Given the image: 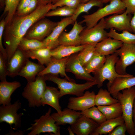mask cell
Here are the masks:
<instances>
[{
    "label": "cell",
    "mask_w": 135,
    "mask_h": 135,
    "mask_svg": "<svg viewBox=\"0 0 135 135\" xmlns=\"http://www.w3.org/2000/svg\"><path fill=\"white\" fill-rule=\"evenodd\" d=\"M52 4L50 3L38 5L34 10L27 15L20 16L15 14L10 22L6 25L3 36L7 63L30 27L36 22L46 17L47 13L52 10Z\"/></svg>",
    "instance_id": "6da1fadb"
},
{
    "label": "cell",
    "mask_w": 135,
    "mask_h": 135,
    "mask_svg": "<svg viewBox=\"0 0 135 135\" xmlns=\"http://www.w3.org/2000/svg\"><path fill=\"white\" fill-rule=\"evenodd\" d=\"M44 76L46 80L52 81L57 85L61 98L68 94L77 96H81L84 94L85 90L97 84L95 80L87 81L84 83L78 84L75 81H70L65 78H60L52 75L48 74Z\"/></svg>",
    "instance_id": "7a4b0ae2"
},
{
    "label": "cell",
    "mask_w": 135,
    "mask_h": 135,
    "mask_svg": "<svg viewBox=\"0 0 135 135\" xmlns=\"http://www.w3.org/2000/svg\"><path fill=\"white\" fill-rule=\"evenodd\" d=\"M122 92H119L116 98L121 104L122 116L127 127V132L130 135H135V130L132 120L134 101L135 99V86L124 89Z\"/></svg>",
    "instance_id": "3957f363"
},
{
    "label": "cell",
    "mask_w": 135,
    "mask_h": 135,
    "mask_svg": "<svg viewBox=\"0 0 135 135\" xmlns=\"http://www.w3.org/2000/svg\"><path fill=\"white\" fill-rule=\"evenodd\" d=\"M109 4L100 8L93 13L82 16L83 20L80 24L85 23L87 28H91L96 25L102 18L106 16L123 12L126 10L122 0H111Z\"/></svg>",
    "instance_id": "277c9868"
},
{
    "label": "cell",
    "mask_w": 135,
    "mask_h": 135,
    "mask_svg": "<svg viewBox=\"0 0 135 135\" xmlns=\"http://www.w3.org/2000/svg\"><path fill=\"white\" fill-rule=\"evenodd\" d=\"M106 56V60L104 64L99 70L92 73L98 88L102 87L104 82L106 80H108V82L111 83L118 77L133 76L128 74L126 75H121L116 72L115 65L119 57L116 52Z\"/></svg>",
    "instance_id": "5b68a950"
},
{
    "label": "cell",
    "mask_w": 135,
    "mask_h": 135,
    "mask_svg": "<svg viewBox=\"0 0 135 135\" xmlns=\"http://www.w3.org/2000/svg\"><path fill=\"white\" fill-rule=\"evenodd\" d=\"M44 76H37L35 80L27 82L22 95L27 100L30 108L39 107L41 106V100L47 86Z\"/></svg>",
    "instance_id": "8992f818"
},
{
    "label": "cell",
    "mask_w": 135,
    "mask_h": 135,
    "mask_svg": "<svg viewBox=\"0 0 135 135\" xmlns=\"http://www.w3.org/2000/svg\"><path fill=\"white\" fill-rule=\"evenodd\" d=\"M52 109L49 108L44 114L35 120L34 123L26 130H30L28 135H39L41 133L48 132L54 135H60V128L57 124L51 115Z\"/></svg>",
    "instance_id": "52a82bcc"
},
{
    "label": "cell",
    "mask_w": 135,
    "mask_h": 135,
    "mask_svg": "<svg viewBox=\"0 0 135 135\" xmlns=\"http://www.w3.org/2000/svg\"><path fill=\"white\" fill-rule=\"evenodd\" d=\"M22 104L19 100L13 103L0 106V122H5L8 124L14 130H17L22 126V113H18L21 108Z\"/></svg>",
    "instance_id": "ba28073f"
},
{
    "label": "cell",
    "mask_w": 135,
    "mask_h": 135,
    "mask_svg": "<svg viewBox=\"0 0 135 135\" xmlns=\"http://www.w3.org/2000/svg\"><path fill=\"white\" fill-rule=\"evenodd\" d=\"M104 18L101 19L94 26L84 28L80 34L81 45H96L108 37L105 30Z\"/></svg>",
    "instance_id": "9c48e42d"
},
{
    "label": "cell",
    "mask_w": 135,
    "mask_h": 135,
    "mask_svg": "<svg viewBox=\"0 0 135 135\" xmlns=\"http://www.w3.org/2000/svg\"><path fill=\"white\" fill-rule=\"evenodd\" d=\"M57 24V22L43 18L32 25L24 38L42 41L50 34Z\"/></svg>",
    "instance_id": "30bf717a"
},
{
    "label": "cell",
    "mask_w": 135,
    "mask_h": 135,
    "mask_svg": "<svg viewBox=\"0 0 135 135\" xmlns=\"http://www.w3.org/2000/svg\"><path fill=\"white\" fill-rule=\"evenodd\" d=\"M116 52L120 56L115 65L116 71L119 74L126 75L127 67L135 62V44L123 43Z\"/></svg>",
    "instance_id": "8fae6325"
},
{
    "label": "cell",
    "mask_w": 135,
    "mask_h": 135,
    "mask_svg": "<svg viewBox=\"0 0 135 135\" xmlns=\"http://www.w3.org/2000/svg\"><path fill=\"white\" fill-rule=\"evenodd\" d=\"M131 14L125 11L120 14H115L104 18L106 29L113 28L119 31H128L132 32L130 22Z\"/></svg>",
    "instance_id": "7c38bea8"
},
{
    "label": "cell",
    "mask_w": 135,
    "mask_h": 135,
    "mask_svg": "<svg viewBox=\"0 0 135 135\" xmlns=\"http://www.w3.org/2000/svg\"><path fill=\"white\" fill-rule=\"evenodd\" d=\"M96 94L94 91L87 90L84 94L77 97H71L68 100L67 108L76 111H82L95 106Z\"/></svg>",
    "instance_id": "4fadbf2b"
},
{
    "label": "cell",
    "mask_w": 135,
    "mask_h": 135,
    "mask_svg": "<svg viewBox=\"0 0 135 135\" xmlns=\"http://www.w3.org/2000/svg\"><path fill=\"white\" fill-rule=\"evenodd\" d=\"M69 56L61 59H56L52 57L46 67L37 76H43L50 74L58 76L59 74L69 81H75L69 77L66 73V64Z\"/></svg>",
    "instance_id": "5bb4252c"
},
{
    "label": "cell",
    "mask_w": 135,
    "mask_h": 135,
    "mask_svg": "<svg viewBox=\"0 0 135 135\" xmlns=\"http://www.w3.org/2000/svg\"><path fill=\"white\" fill-rule=\"evenodd\" d=\"M74 22L72 16L66 17L58 22L50 34L42 41L46 48L52 50L59 46L58 39L62 33L67 26Z\"/></svg>",
    "instance_id": "9a60e30c"
},
{
    "label": "cell",
    "mask_w": 135,
    "mask_h": 135,
    "mask_svg": "<svg viewBox=\"0 0 135 135\" xmlns=\"http://www.w3.org/2000/svg\"><path fill=\"white\" fill-rule=\"evenodd\" d=\"M66 70L74 74L78 79L87 81H94V76L87 72L81 63L77 54H73L69 56L66 64Z\"/></svg>",
    "instance_id": "2e32d148"
},
{
    "label": "cell",
    "mask_w": 135,
    "mask_h": 135,
    "mask_svg": "<svg viewBox=\"0 0 135 135\" xmlns=\"http://www.w3.org/2000/svg\"><path fill=\"white\" fill-rule=\"evenodd\" d=\"M85 28L76 20L70 30L68 32L63 31L58 39L59 45L79 46L81 45L80 34Z\"/></svg>",
    "instance_id": "e0dca14e"
},
{
    "label": "cell",
    "mask_w": 135,
    "mask_h": 135,
    "mask_svg": "<svg viewBox=\"0 0 135 135\" xmlns=\"http://www.w3.org/2000/svg\"><path fill=\"white\" fill-rule=\"evenodd\" d=\"M99 125L93 120L81 114L70 127L77 135H91Z\"/></svg>",
    "instance_id": "ac0fdd59"
},
{
    "label": "cell",
    "mask_w": 135,
    "mask_h": 135,
    "mask_svg": "<svg viewBox=\"0 0 135 135\" xmlns=\"http://www.w3.org/2000/svg\"><path fill=\"white\" fill-rule=\"evenodd\" d=\"M28 59L23 51L18 48L7 64L8 76L13 78L18 76Z\"/></svg>",
    "instance_id": "d6986e66"
},
{
    "label": "cell",
    "mask_w": 135,
    "mask_h": 135,
    "mask_svg": "<svg viewBox=\"0 0 135 135\" xmlns=\"http://www.w3.org/2000/svg\"><path fill=\"white\" fill-rule=\"evenodd\" d=\"M108 90L114 98H116L118 93L124 89L135 86V76L119 77L111 83L106 84Z\"/></svg>",
    "instance_id": "ffe728a7"
},
{
    "label": "cell",
    "mask_w": 135,
    "mask_h": 135,
    "mask_svg": "<svg viewBox=\"0 0 135 135\" xmlns=\"http://www.w3.org/2000/svg\"><path fill=\"white\" fill-rule=\"evenodd\" d=\"M60 98V92L58 88L47 86L41 99V106L48 105L60 113L62 110L59 100Z\"/></svg>",
    "instance_id": "44dd1931"
},
{
    "label": "cell",
    "mask_w": 135,
    "mask_h": 135,
    "mask_svg": "<svg viewBox=\"0 0 135 135\" xmlns=\"http://www.w3.org/2000/svg\"><path fill=\"white\" fill-rule=\"evenodd\" d=\"M123 44L122 42L108 37L96 45V51L98 54L106 56L115 53Z\"/></svg>",
    "instance_id": "7402d4cb"
},
{
    "label": "cell",
    "mask_w": 135,
    "mask_h": 135,
    "mask_svg": "<svg viewBox=\"0 0 135 135\" xmlns=\"http://www.w3.org/2000/svg\"><path fill=\"white\" fill-rule=\"evenodd\" d=\"M81 112L74 110L68 108L64 109L60 113L54 112L51 115L56 124L58 126L74 123L81 115Z\"/></svg>",
    "instance_id": "603a6c76"
},
{
    "label": "cell",
    "mask_w": 135,
    "mask_h": 135,
    "mask_svg": "<svg viewBox=\"0 0 135 135\" xmlns=\"http://www.w3.org/2000/svg\"><path fill=\"white\" fill-rule=\"evenodd\" d=\"M21 86L20 83L17 81L1 82H0V104L5 105L11 103V96L12 94Z\"/></svg>",
    "instance_id": "cb8c5ba5"
},
{
    "label": "cell",
    "mask_w": 135,
    "mask_h": 135,
    "mask_svg": "<svg viewBox=\"0 0 135 135\" xmlns=\"http://www.w3.org/2000/svg\"><path fill=\"white\" fill-rule=\"evenodd\" d=\"M44 65L37 64L28 59L18 73V76L25 78L27 82L34 81L38 74L45 68Z\"/></svg>",
    "instance_id": "d4e9b609"
},
{
    "label": "cell",
    "mask_w": 135,
    "mask_h": 135,
    "mask_svg": "<svg viewBox=\"0 0 135 135\" xmlns=\"http://www.w3.org/2000/svg\"><path fill=\"white\" fill-rule=\"evenodd\" d=\"M86 45L79 46L60 45L54 48L51 50V55L52 57L56 59H61L69 56L82 50Z\"/></svg>",
    "instance_id": "484cf974"
},
{
    "label": "cell",
    "mask_w": 135,
    "mask_h": 135,
    "mask_svg": "<svg viewBox=\"0 0 135 135\" xmlns=\"http://www.w3.org/2000/svg\"><path fill=\"white\" fill-rule=\"evenodd\" d=\"M124 122L122 116L115 118L107 120L99 125L91 135L108 134L117 126Z\"/></svg>",
    "instance_id": "4316f807"
},
{
    "label": "cell",
    "mask_w": 135,
    "mask_h": 135,
    "mask_svg": "<svg viewBox=\"0 0 135 135\" xmlns=\"http://www.w3.org/2000/svg\"><path fill=\"white\" fill-rule=\"evenodd\" d=\"M24 52L28 58L36 59L40 64L46 66L52 57L51 50L47 48Z\"/></svg>",
    "instance_id": "83f0119b"
},
{
    "label": "cell",
    "mask_w": 135,
    "mask_h": 135,
    "mask_svg": "<svg viewBox=\"0 0 135 135\" xmlns=\"http://www.w3.org/2000/svg\"><path fill=\"white\" fill-rule=\"evenodd\" d=\"M97 107L106 120L117 118L122 115L121 106L118 102L109 105L98 106Z\"/></svg>",
    "instance_id": "f1b7e54d"
},
{
    "label": "cell",
    "mask_w": 135,
    "mask_h": 135,
    "mask_svg": "<svg viewBox=\"0 0 135 135\" xmlns=\"http://www.w3.org/2000/svg\"><path fill=\"white\" fill-rule=\"evenodd\" d=\"M109 91L106 89L100 88L95 98L96 106H106L118 102V99L112 97Z\"/></svg>",
    "instance_id": "f546056e"
},
{
    "label": "cell",
    "mask_w": 135,
    "mask_h": 135,
    "mask_svg": "<svg viewBox=\"0 0 135 135\" xmlns=\"http://www.w3.org/2000/svg\"><path fill=\"white\" fill-rule=\"evenodd\" d=\"M106 56L96 52L91 59L84 66L86 71L89 74L93 73L100 68L104 64Z\"/></svg>",
    "instance_id": "4dcf8cb0"
},
{
    "label": "cell",
    "mask_w": 135,
    "mask_h": 135,
    "mask_svg": "<svg viewBox=\"0 0 135 135\" xmlns=\"http://www.w3.org/2000/svg\"><path fill=\"white\" fill-rule=\"evenodd\" d=\"M108 36L120 41L123 43L135 44V34H132L128 31H124L121 33H118L115 29L111 28L108 32Z\"/></svg>",
    "instance_id": "1f68e13d"
},
{
    "label": "cell",
    "mask_w": 135,
    "mask_h": 135,
    "mask_svg": "<svg viewBox=\"0 0 135 135\" xmlns=\"http://www.w3.org/2000/svg\"><path fill=\"white\" fill-rule=\"evenodd\" d=\"M104 3L102 0H90L84 3H80L76 9L74 15L72 16L75 22L78 16L83 12H88L93 7L97 6L100 8L103 7Z\"/></svg>",
    "instance_id": "d6a6232c"
},
{
    "label": "cell",
    "mask_w": 135,
    "mask_h": 135,
    "mask_svg": "<svg viewBox=\"0 0 135 135\" xmlns=\"http://www.w3.org/2000/svg\"><path fill=\"white\" fill-rule=\"evenodd\" d=\"M46 48L45 45L42 41L24 38L20 42L18 48L25 51Z\"/></svg>",
    "instance_id": "836d02e7"
},
{
    "label": "cell",
    "mask_w": 135,
    "mask_h": 135,
    "mask_svg": "<svg viewBox=\"0 0 135 135\" xmlns=\"http://www.w3.org/2000/svg\"><path fill=\"white\" fill-rule=\"evenodd\" d=\"M81 114L93 120L99 125L106 120L103 114L95 106L81 111Z\"/></svg>",
    "instance_id": "e575fe53"
},
{
    "label": "cell",
    "mask_w": 135,
    "mask_h": 135,
    "mask_svg": "<svg viewBox=\"0 0 135 135\" xmlns=\"http://www.w3.org/2000/svg\"><path fill=\"white\" fill-rule=\"evenodd\" d=\"M21 0H5L4 14L7 13L4 20L6 24H9L15 14L18 5Z\"/></svg>",
    "instance_id": "d590c367"
},
{
    "label": "cell",
    "mask_w": 135,
    "mask_h": 135,
    "mask_svg": "<svg viewBox=\"0 0 135 135\" xmlns=\"http://www.w3.org/2000/svg\"><path fill=\"white\" fill-rule=\"evenodd\" d=\"M96 45L87 44L78 54H77L78 57L83 66L88 62L96 52Z\"/></svg>",
    "instance_id": "8d00e7d4"
},
{
    "label": "cell",
    "mask_w": 135,
    "mask_h": 135,
    "mask_svg": "<svg viewBox=\"0 0 135 135\" xmlns=\"http://www.w3.org/2000/svg\"><path fill=\"white\" fill-rule=\"evenodd\" d=\"M75 10V9L66 6L58 7L49 11L46 14V16H72L74 15Z\"/></svg>",
    "instance_id": "74e56055"
},
{
    "label": "cell",
    "mask_w": 135,
    "mask_h": 135,
    "mask_svg": "<svg viewBox=\"0 0 135 135\" xmlns=\"http://www.w3.org/2000/svg\"><path fill=\"white\" fill-rule=\"evenodd\" d=\"M80 3V0H58L52 4V10L64 6L76 9Z\"/></svg>",
    "instance_id": "f35d334b"
},
{
    "label": "cell",
    "mask_w": 135,
    "mask_h": 135,
    "mask_svg": "<svg viewBox=\"0 0 135 135\" xmlns=\"http://www.w3.org/2000/svg\"><path fill=\"white\" fill-rule=\"evenodd\" d=\"M8 74L6 60L2 54L0 52V79L1 82L7 81L6 77L8 76Z\"/></svg>",
    "instance_id": "ab89813d"
},
{
    "label": "cell",
    "mask_w": 135,
    "mask_h": 135,
    "mask_svg": "<svg viewBox=\"0 0 135 135\" xmlns=\"http://www.w3.org/2000/svg\"><path fill=\"white\" fill-rule=\"evenodd\" d=\"M6 24L4 19H2L0 22V52L2 54L6 60V50L5 48H4L3 46L2 42L4 32Z\"/></svg>",
    "instance_id": "60d3db41"
},
{
    "label": "cell",
    "mask_w": 135,
    "mask_h": 135,
    "mask_svg": "<svg viewBox=\"0 0 135 135\" xmlns=\"http://www.w3.org/2000/svg\"><path fill=\"white\" fill-rule=\"evenodd\" d=\"M38 0H32L24 9L19 13L16 14L20 16H24L31 13L38 6Z\"/></svg>",
    "instance_id": "b9f144b4"
},
{
    "label": "cell",
    "mask_w": 135,
    "mask_h": 135,
    "mask_svg": "<svg viewBox=\"0 0 135 135\" xmlns=\"http://www.w3.org/2000/svg\"><path fill=\"white\" fill-rule=\"evenodd\" d=\"M127 127L124 122L116 127L108 135H125L127 132Z\"/></svg>",
    "instance_id": "7bdbcfd3"
},
{
    "label": "cell",
    "mask_w": 135,
    "mask_h": 135,
    "mask_svg": "<svg viewBox=\"0 0 135 135\" xmlns=\"http://www.w3.org/2000/svg\"><path fill=\"white\" fill-rule=\"evenodd\" d=\"M126 7L128 14H133L135 12V0H122Z\"/></svg>",
    "instance_id": "ee69618b"
},
{
    "label": "cell",
    "mask_w": 135,
    "mask_h": 135,
    "mask_svg": "<svg viewBox=\"0 0 135 135\" xmlns=\"http://www.w3.org/2000/svg\"><path fill=\"white\" fill-rule=\"evenodd\" d=\"M32 0H21L18 6L15 14L19 13L24 9Z\"/></svg>",
    "instance_id": "f6af8a7d"
},
{
    "label": "cell",
    "mask_w": 135,
    "mask_h": 135,
    "mask_svg": "<svg viewBox=\"0 0 135 135\" xmlns=\"http://www.w3.org/2000/svg\"><path fill=\"white\" fill-rule=\"evenodd\" d=\"M13 130V129H12ZM12 129L10 130L9 132L5 135H23L24 134L25 130H18L14 132Z\"/></svg>",
    "instance_id": "bcb514c9"
},
{
    "label": "cell",
    "mask_w": 135,
    "mask_h": 135,
    "mask_svg": "<svg viewBox=\"0 0 135 135\" xmlns=\"http://www.w3.org/2000/svg\"><path fill=\"white\" fill-rule=\"evenodd\" d=\"M133 14V15L130 20V25L132 32L135 34V12Z\"/></svg>",
    "instance_id": "7dc6e473"
},
{
    "label": "cell",
    "mask_w": 135,
    "mask_h": 135,
    "mask_svg": "<svg viewBox=\"0 0 135 135\" xmlns=\"http://www.w3.org/2000/svg\"><path fill=\"white\" fill-rule=\"evenodd\" d=\"M50 0H38V6L44 5L50 3Z\"/></svg>",
    "instance_id": "c3c4849f"
},
{
    "label": "cell",
    "mask_w": 135,
    "mask_h": 135,
    "mask_svg": "<svg viewBox=\"0 0 135 135\" xmlns=\"http://www.w3.org/2000/svg\"><path fill=\"white\" fill-rule=\"evenodd\" d=\"M132 120L135 130V99L134 101L133 106Z\"/></svg>",
    "instance_id": "681fc988"
},
{
    "label": "cell",
    "mask_w": 135,
    "mask_h": 135,
    "mask_svg": "<svg viewBox=\"0 0 135 135\" xmlns=\"http://www.w3.org/2000/svg\"><path fill=\"white\" fill-rule=\"evenodd\" d=\"M90 0H80V3L86 2ZM104 4L110 2L111 0H102Z\"/></svg>",
    "instance_id": "f907efd6"
},
{
    "label": "cell",
    "mask_w": 135,
    "mask_h": 135,
    "mask_svg": "<svg viewBox=\"0 0 135 135\" xmlns=\"http://www.w3.org/2000/svg\"><path fill=\"white\" fill-rule=\"evenodd\" d=\"M67 129L70 135H74V134L73 132V131L71 128L70 126H68V128Z\"/></svg>",
    "instance_id": "816d5d0a"
},
{
    "label": "cell",
    "mask_w": 135,
    "mask_h": 135,
    "mask_svg": "<svg viewBox=\"0 0 135 135\" xmlns=\"http://www.w3.org/2000/svg\"><path fill=\"white\" fill-rule=\"evenodd\" d=\"M5 0H0V7L3 6L5 4Z\"/></svg>",
    "instance_id": "f5cc1de1"
},
{
    "label": "cell",
    "mask_w": 135,
    "mask_h": 135,
    "mask_svg": "<svg viewBox=\"0 0 135 135\" xmlns=\"http://www.w3.org/2000/svg\"><path fill=\"white\" fill-rule=\"evenodd\" d=\"M58 0H50V3L53 4L56 2Z\"/></svg>",
    "instance_id": "db71d44e"
}]
</instances>
